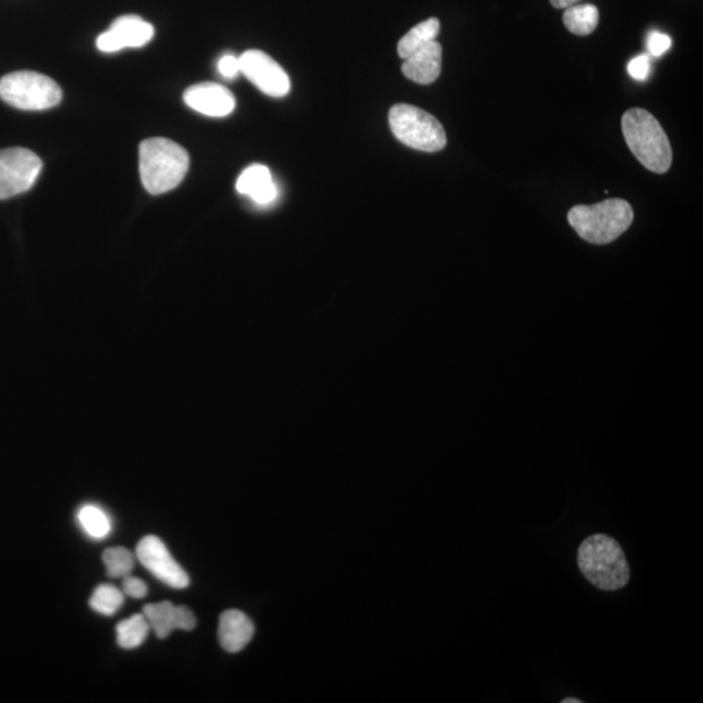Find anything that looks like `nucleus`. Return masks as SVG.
Masks as SVG:
<instances>
[{
  "label": "nucleus",
  "mask_w": 703,
  "mask_h": 703,
  "mask_svg": "<svg viewBox=\"0 0 703 703\" xmlns=\"http://www.w3.org/2000/svg\"><path fill=\"white\" fill-rule=\"evenodd\" d=\"M581 2V0H550V3L555 7V9H569L571 6H575Z\"/></svg>",
  "instance_id": "nucleus-26"
},
{
  "label": "nucleus",
  "mask_w": 703,
  "mask_h": 703,
  "mask_svg": "<svg viewBox=\"0 0 703 703\" xmlns=\"http://www.w3.org/2000/svg\"><path fill=\"white\" fill-rule=\"evenodd\" d=\"M562 703H583V701L577 700L575 697H569L562 701Z\"/></svg>",
  "instance_id": "nucleus-27"
},
{
  "label": "nucleus",
  "mask_w": 703,
  "mask_h": 703,
  "mask_svg": "<svg viewBox=\"0 0 703 703\" xmlns=\"http://www.w3.org/2000/svg\"><path fill=\"white\" fill-rule=\"evenodd\" d=\"M77 518L85 532L96 538V540H102V538L110 533L111 522L109 516L96 506H84L80 511H78Z\"/></svg>",
  "instance_id": "nucleus-20"
},
{
  "label": "nucleus",
  "mask_w": 703,
  "mask_h": 703,
  "mask_svg": "<svg viewBox=\"0 0 703 703\" xmlns=\"http://www.w3.org/2000/svg\"><path fill=\"white\" fill-rule=\"evenodd\" d=\"M149 630L150 624L143 614L120 621L117 627L119 647L128 650L139 648L147 640Z\"/></svg>",
  "instance_id": "nucleus-18"
},
{
  "label": "nucleus",
  "mask_w": 703,
  "mask_h": 703,
  "mask_svg": "<svg viewBox=\"0 0 703 703\" xmlns=\"http://www.w3.org/2000/svg\"><path fill=\"white\" fill-rule=\"evenodd\" d=\"M634 217L632 206L626 199L612 198L595 205L572 207L569 221L581 239L604 246L626 232Z\"/></svg>",
  "instance_id": "nucleus-4"
},
{
  "label": "nucleus",
  "mask_w": 703,
  "mask_h": 703,
  "mask_svg": "<svg viewBox=\"0 0 703 703\" xmlns=\"http://www.w3.org/2000/svg\"><path fill=\"white\" fill-rule=\"evenodd\" d=\"M125 595L117 586L111 584H102L96 587L93 592L89 605L95 612L111 616L117 614L121 606H123Z\"/></svg>",
  "instance_id": "nucleus-19"
},
{
  "label": "nucleus",
  "mask_w": 703,
  "mask_h": 703,
  "mask_svg": "<svg viewBox=\"0 0 703 703\" xmlns=\"http://www.w3.org/2000/svg\"><path fill=\"white\" fill-rule=\"evenodd\" d=\"M218 636L221 648L235 655L252 641L255 624L239 609H228L220 616Z\"/></svg>",
  "instance_id": "nucleus-14"
},
{
  "label": "nucleus",
  "mask_w": 703,
  "mask_h": 703,
  "mask_svg": "<svg viewBox=\"0 0 703 703\" xmlns=\"http://www.w3.org/2000/svg\"><path fill=\"white\" fill-rule=\"evenodd\" d=\"M442 46L433 41L404 60L403 74L409 80L421 85L432 84L441 75Z\"/></svg>",
  "instance_id": "nucleus-13"
},
{
  "label": "nucleus",
  "mask_w": 703,
  "mask_h": 703,
  "mask_svg": "<svg viewBox=\"0 0 703 703\" xmlns=\"http://www.w3.org/2000/svg\"><path fill=\"white\" fill-rule=\"evenodd\" d=\"M621 128L630 152L642 166L657 174H664L670 170L672 149L669 138L649 111L628 110L623 115Z\"/></svg>",
  "instance_id": "nucleus-3"
},
{
  "label": "nucleus",
  "mask_w": 703,
  "mask_h": 703,
  "mask_svg": "<svg viewBox=\"0 0 703 703\" xmlns=\"http://www.w3.org/2000/svg\"><path fill=\"white\" fill-rule=\"evenodd\" d=\"M391 131L404 145L420 152L435 153L447 145V136L432 113L411 105H397L390 110Z\"/></svg>",
  "instance_id": "nucleus-6"
},
{
  "label": "nucleus",
  "mask_w": 703,
  "mask_h": 703,
  "mask_svg": "<svg viewBox=\"0 0 703 703\" xmlns=\"http://www.w3.org/2000/svg\"><path fill=\"white\" fill-rule=\"evenodd\" d=\"M143 615L158 638H167L175 629L193 630L196 628V616L186 606H175L171 602L147 605Z\"/></svg>",
  "instance_id": "nucleus-12"
},
{
  "label": "nucleus",
  "mask_w": 703,
  "mask_h": 703,
  "mask_svg": "<svg viewBox=\"0 0 703 703\" xmlns=\"http://www.w3.org/2000/svg\"><path fill=\"white\" fill-rule=\"evenodd\" d=\"M219 74L226 78H234L240 74V60L234 55L220 57L218 63Z\"/></svg>",
  "instance_id": "nucleus-25"
},
{
  "label": "nucleus",
  "mask_w": 703,
  "mask_h": 703,
  "mask_svg": "<svg viewBox=\"0 0 703 703\" xmlns=\"http://www.w3.org/2000/svg\"><path fill=\"white\" fill-rule=\"evenodd\" d=\"M139 154L141 182L155 196L175 190L190 169L186 150L167 139L143 141Z\"/></svg>",
  "instance_id": "nucleus-1"
},
{
  "label": "nucleus",
  "mask_w": 703,
  "mask_h": 703,
  "mask_svg": "<svg viewBox=\"0 0 703 703\" xmlns=\"http://www.w3.org/2000/svg\"><path fill=\"white\" fill-rule=\"evenodd\" d=\"M63 93L53 78L32 71L12 72L0 78V99L14 109L42 111L61 104Z\"/></svg>",
  "instance_id": "nucleus-5"
},
{
  "label": "nucleus",
  "mask_w": 703,
  "mask_h": 703,
  "mask_svg": "<svg viewBox=\"0 0 703 703\" xmlns=\"http://www.w3.org/2000/svg\"><path fill=\"white\" fill-rule=\"evenodd\" d=\"M651 68L650 56L647 54L636 56L628 64V74L637 82H645L649 77Z\"/></svg>",
  "instance_id": "nucleus-23"
},
{
  "label": "nucleus",
  "mask_w": 703,
  "mask_h": 703,
  "mask_svg": "<svg viewBox=\"0 0 703 703\" xmlns=\"http://www.w3.org/2000/svg\"><path fill=\"white\" fill-rule=\"evenodd\" d=\"M43 163L32 150L10 148L0 150V199L21 195L37 182Z\"/></svg>",
  "instance_id": "nucleus-7"
},
{
  "label": "nucleus",
  "mask_w": 703,
  "mask_h": 703,
  "mask_svg": "<svg viewBox=\"0 0 703 703\" xmlns=\"http://www.w3.org/2000/svg\"><path fill=\"white\" fill-rule=\"evenodd\" d=\"M136 555L145 569L174 590H185L190 585V576L170 554L160 538L155 536L143 537L136 549Z\"/></svg>",
  "instance_id": "nucleus-9"
},
{
  "label": "nucleus",
  "mask_w": 703,
  "mask_h": 703,
  "mask_svg": "<svg viewBox=\"0 0 703 703\" xmlns=\"http://www.w3.org/2000/svg\"><path fill=\"white\" fill-rule=\"evenodd\" d=\"M236 190L261 206L274 203L278 197L277 184L272 181L270 170L263 164H253L244 170L236 182Z\"/></svg>",
  "instance_id": "nucleus-15"
},
{
  "label": "nucleus",
  "mask_w": 703,
  "mask_h": 703,
  "mask_svg": "<svg viewBox=\"0 0 703 703\" xmlns=\"http://www.w3.org/2000/svg\"><path fill=\"white\" fill-rule=\"evenodd\" d=\"M564 25L576 35H590L595 31L599 21V11L593 4H575L565 9Z\"/></svg>",
  "instance_id": "nucleus-17"
},
{
  "label": "nucleus",
  "mask_w": 703,
  "mask_h": 703,
  "mask_svg": "<svg viewBox=\"0 0 703 703\" xmlns=\"http://www.w3.org/2000/svg\"><path fill=\"white\" fill-rule=\"evenodd\" d=\"M184 102L192 110L212 118H225L236 107V99L225 86L203 83L191 86L184 93Z\"/></svg>",
  "instance_id": "nucleus-11"
},
{
  "label": "nucleus",
  "mask_w": 703,
  "mask_h": 703,
  "mask_svg": "<svg viewBox=\"0 0 703 703\" xmlns=\"http://www.w3.org/2000/svg\"><path fill=\"white\" fill-rule=\"evenodd\" d=\"M153 37L152 24L136 14H126L115 20L109 31L99 35L97 47L106 54L118 53L128 47L145 46Z\"/></svg>",
  "instance_id": "nucleus-10"
},
{
  "label": "nucleus",
  "mask_w": 703,
  "mask_h": 703,
  "mask_svg": "<svg viewBox=\"0 0 703 703\" xmlns=\"http://www.w3.org/2000/svg\"><path fill=\"white\" fill-rule=\"evenodd\" d=\"M647 45L650 55L658 57L669 52L672 45V41L670 39V35L658 31H652L648 34Z\"/></svg>",
  "instance_id": "nucleus-22"
},
{
  "label": "nucleus",
  "mask_w": 703,
  "mask_h": 703,
  "mask_svg": "<svg viewBox=\"0 0 703 703\" xmlns=\"http://www.w3.org/2000/svg\"><path fill=\"white\" fill-rule=\"evenodd\" d=\"M123 592L129 595V597L141 599L147 597L148 585L143 583L142 580L128 575L123 580Z\"/></svg>",
  "instance_id": "nucleus-24"
},
{
  "label": "nucleus",
  "mask_w": 703,
  "mask_h": 703,
  "mask_svg": "<svg viewBox=\"0 0 703 703\" xmlns=\"http://www.w3.org/2000/svg\"><path fill=\"white\" fill-rule=\"evenodd\" d=\"M240 72L264 95L282 98L289 95L291 82L285 71L260 50H248L240 57Z\"/></svg>",
  "instance_id": "nucleus-8"
},
{
  "label": "nucleus",
  "mask_w": 703,
  "mask_h": 703,
  "mask_svg": "<svg viewBox=\"0 0 703 703\" xmlns=\"http://www.w3.org/2000/svg\"><path fill=\"white\" fill-rule=\"evenodd\" d=\"M104 563L107 575L112 578H125L131 575L134 565V558L125 548H110L104 552Z\"/></svg>",
  "instance_id": "nucleus-21"
},
{
  "label": "nucleus",
  "mask_w": 703,
  "mask_h": 703,
  "mask_svg": "<svg viewBox=\"0 0 703 703\" xmlns=\"http://www.w3.org/2000/svg\"><path fill=\"white\" fill-rule=\"evenodd\" d=\"M440 31V20L432 18L426 21H422V23L413 26L411 31H409L404 37L400 40L398 45L399 56L407 60L408 56H411L421 47L426 46L428 43L436 41Z\"/></svg>",
  "instance_id": "nucleus-16"
},
{
  "label": "nucleus",
  "mask_w": 703,
  "mask_h": 703,
  "mask_svg": "<svg viewBox=\"0 0 703 703\" xmlns=\"http://www.w3.org/2000/svg\"><path fill=\"white\" fill-rule=\"evenodd\" d=\"M577 562L581 573L601 591L615 592L630 577L626 554L614 538L594 534L581 543Z\"/></svg>",
  "instance_id": "nucleus-2"
}]
</instances>
